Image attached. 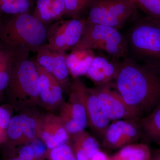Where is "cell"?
Wrapping results in <instances>:
<instances>
[{
    "label": "cell",
    "instance_id": "6da1fadb",
    "mask_svg": "<svg viewBox=\"0 0 160 160\" xmlns=\"http://www.w3.org/2000/svg\"><path fill=\"white\" fill-rule=\"evenodd\" d=\"M114 86L126 103L146 116L160 104V66L137 62L129 58L120 62Z\"/></svg>",
    "mask_w": 160,
    "mask_h": 160
},
{
    "label": "cell",
    "instance_id": "7a4b0ae2",
    "mask_svg": "<svg viewBox=\"0 0 160 160\" xmlns=\"http://www.w3.org/2000/svg\"><path fill=\"white\" fill-rule=\"evenodd\" d=\"M127 58L137 62L160 66V21L146 16L136 20L126 35Z\"/></svg>",
    "mask_w": 160,
    "mask_h": 160
},
{
    "label": "cell",
    "instance_id": "3957f363",
    "mask_svg": "<svg viewBox=\"0 0 160 160\" xmlns=\"http://www.w3.org/2000/svg\"><path fill=\"white\" fill-rule=\"evenodd\" d=\"M0 39L10 50L37 52L47 42L46 26L31 13L13 16L0 28Z\"/></svg>",
    "mask_w": 160,
    "mask_h": 160
},
{
    "label": "cell",
    "instance_id": "277c9868",
    "mask_svg": "<svg viewBox=\"0 0 160 160\" xmlns=\"http://www.w3.org/2000/svg\"><path fill=\"white\" fill-rule=\"evenodd\" d=\"M83 49L104 52L111 58V61L117 63L128 56L125 35L122 34L119 29L91 22L86 19L79 42L71 50Z\"/></svg>",
    "mask_w": 160,
    "mask_h": 160
},
{
    "label": "cell",
    "instance_id": "5b68a950",
    "mask_svg": "<svg viewBox=\"0 0 160 160\" xmlns=\"http://www.w3.org/2000/svg\"><path fill=\"white\" fill-rule=\"evenodd\" d=\"M29 52L26 49L15 50L8 85L13 96H39V76L35 62L29 58Z\"/></svg>",
    "mask_w": 160,
    "mask_h": 160
},
{
    "label": "cell",
    "instance_id": "8992f818",
    "mask_svg": "<svg viewBox=\"0 0 160 160\" xmlns=\"http://www.w3.org/2000/svg\"><path fill=\"white\" fill-rule=\"evenodd\" d=\"M85 19L60 20L46 26L47 42L51 48L66 52L79 42Z\"/></svg>",
    "mask_w": 160,
    "mask_h": 160
},
{
    "label": "cell",
    "instance_id": "52a82bcc",
    "mask_svg": "<svg viewBox=\"0 0 160 160\" xmlns=\"http://www.w3.org/2000/svg\"><path fill=\"white\" fill-rule=\"evenodd\" d=\"M112 84L96 86L94 89L104 113L110 121H139L142 118L126 103L117 91L111 89Z\"/></svg>",
    "mask_w": 160,
    "mask_h": 160
},
{
    "label": "cell",
    "instance_id": "ba28073f",
    "mask_svg": "<svg viewBox=\"0 0 160 160\" xmlns=\"http://www.w3.org/2000/svg\"><path fill=\"white\" fill-rule=\"evenodd\" d=\"M74 78L71 87L78 92L82 101L88 123L97 135L102 139L110 121L104 113L94 89L87 88L77 78Z\"/></svg>",
    "mask_w": 160,
    "mask_h": 160
},
{
    "label": "cell",
    "instance_id": "9c48e42d",
    "mask_svg": "<svg viewBox=\"0 0 160 160\" xmlns=\"http://www.w3.org/2000/svg\"><path fill=\"white\" fill-rule=\"evenodd\" d=\"M144 138L139 121L117 120L109 124L102 139L105 146L109 148H122Z\"/></svg>",
    "mask_w": 160,
    "mask_h": 160
},
{
    "label": "cell",
    "instance_id": "30bf717a",
    "mask_svg": "<svg viewBox=\"0 0 160 160\" xmlns=\"http://www.w3.org/2000/svg\"><path fill=\"white\" fill-rule=\"evenodd\" d=\"M36 53V63L57 80L62 89L68 86L69 72L66 65V52L52 49L46 42Z\"/></svg>",
    "mask_w": 160,
    "mask_h": 160
},
{
    "label": "cell",
    "instance_id": "8fae6325",
    "mask_svg": "<svg viewBox=\"0 0 160 160\" xmlns=\"http://www.w3.org/2000/svg\"><path fill=\"white\" fill-rule=\"evenodd\" d=\"M120 62L109 61L102 57H94L86 75L96 86L112 84L117 75Z\"/></svg>",
    "mask_w": 160,
    "mask_h": 160
},
{
    "label": "cell",
    "instance_id": "7c38bea8",
    "mask_svg": "<svg viewBox=\"0 0 160 160\" xmlns=\"http://www.w3.org/2000/svg\"><path fill=\"white\" fill-rule=\"evenodd\" d=\"M71 102L67 107L65 128L71 134L84 131L88 124L87 114L82 99L74 89L72 88Z\"/></svg>",
    "mask_w": 160,
    "mask_h": 160
},
{
    "label": "cell",
    "instance_id": "4fadbf2b",
    "mask_svg": "<svg viewBox=\"0 0 160 160\" xmlns=\"http://www.w3.org/2000/svg\"><path fill=\"white\" fill-rule=\"evenodd\" d=\"M39 76V96L45 102L54 105L62 97V88L57 80L35 62Z\"/></svg>",
    "mask_w": 160,
    "mask_h": 160
},
{
    "label": "cell",
    "instance_id": "5bb4252c",
    "mask_svg": "<svg viewBox=\"0 0 160 160\" xmlns=\"http://www.w3.org/2000/svg\"><path fill=\"white\" fill-rule=\"evenodd\" d=\"M118 29L137 15V9L130 0H102Z\"/></svg>",
    "mask_w": 160,
    "mask_h": 160
},
{
    "label": "cell",
    "instance_id": "9a60e30c",
    "mask_svg": "<svg viewBox=\"0 0 160 160\" xmlns=\"http://www.w3.org/2000/svg\"><path fill=\"white\" fill-rule=\"evenodd\" d=\"M94 57L90 49L71 50L66 58L69 73L74 78L86 75Z\"/></svg>",
    "mask_w": 160,
    "mask_h": 160
},
{
    "label": "cell",
    "instance_id": "2e32d148",
    "mask_svg": "<svg viewBox=\"0 0 160 160\" xmlns=\"http://www.w3.org/2000/svg\"><path fill=\"white\" fill-rule=\"evenodd\" d=\"M139 124L144 138L160 144V104L149 114L142 118Z\"/></svg>",
    "mask_w": 160,
    "mask_h": 160
},
{
    "label": "cell",
    "instance_id": "e0dca14e",
    "mask_svg": "<svg viewBox=\"0 0 160 160\" xmlns=\"http://www.w3.org/2000/svg\"><path fill=\"white\" fill-rule=\"evenodd\" d=\"M148 146L143 144H129L122 147L111 160H150Z\"/></svg>",
    "mask_w": 160,
    "mask_h": 160
},
{
    "label": "cell",
    "instance_id": "ac0fdd59",
    "mask_svg": "<svg viewBox=\"0 0 160 160\" xmlns=\"http://www.w3.org/2000/svg\"><path fill=\"white\" fill-rule=\"evenodd\" d=\"M76 135V149H82L91 158L93 155L100 150L99 145L97 140L89 133L84 131Z\"/></svg>",
    "mask_w": 160,
    "mask_h": 160
},
{
    "label": "cell",
    "instance_id": "d6986e66",
    "mask_svg": "<svg viewBox=\"0 0 160 160\" xmlns=\"http://www.w3.org/2000/svg\"><path fill=\"white\" fill-rule=\"evenodd\" d=\"M33 6L34 0H15L12 2L1 5L0 10L6 14L18 15L31 13Z\"/></svg>",
    "mask_w": 160,
    "mask_h": 160
},
{
    "label": "cell",
    "instance_id": "ffe728a7",
    "mask_svg": "<svg viewBox=\"0 0 160 160\" xmlns=\"http://www.w3.org/2000/svg\"><path fill=\"white\" fill-rule=\"evenodd\" d=\"M92 0H64L66 6L65 15L70 19H83L88 12Z\"/></svg>",
    "mask_w": 160,
    "mask_h": 160
},
{
    "label": "cell",
    "instance_id": "44dd1931",
    "mask_svg": "<svg viewBox=\"0 0 160 160\" xmlns=\"http://www.w3.org/2000/svg\"><path fill=\"white\" fill-rule=\"evenodd\" d=\"M68 133L65 127H61L54 133L44 131L42 133V139L46 143V147L52 149L62 144H66L69 139Z\"/></svg>",
    "mask_w": 160,
    "mask_h": 160
},
{
    "label": "cell",
    "instance_id": "7402d4cb",
    "mask_svg": "<svg viewBox=\"0 0 160 160\" xmlns=\"http://www.w3.org/2000/svg\"><path fill=\"white\" fill-rule=\"evenodd\" d=\"M52 1L37 0L36 6L32 13L35 18L46 26L53 22L50 12Z\"/></svg>",
    "mask_w": 160,
    "mask_h": 160
},
{
    "label": "cell",
    "instance_id": "603a6c76",
    "mask_svg": "<svg viewBox=\"0 0 160 160\" xmlns=\"http://www.w3.org/2000/svg\"><path fill=\"white\" fill-rule=\"evenodd\" d=\"M8 137L12 141H17L24 134L23 121L21 115L11 118L7 129Z\"/></svg>",
    "mask_w": 160,
    "mask_h": 160
},
{
    "label": "cell",
    "instance_id": "cb8c5ba5",
    "mask_svg": "<svg viewBox=\"0 0 160 160\" xmlns=\"http://www.w3.org/2000/svg\"><path fill=\"white\" fill-rule=\"evenodd\" d=\"M50 155L51 160H77L70 146L66 144L52 149Z\"/></svg>",
    "mask_w": 160,
    "mask_h": 160
},
{
    "label": "cell",
    "instance_id": "d4e9b609",
    "mask_svg": "<svg viewBox=\"0 0 160 160\" xmlns=\"http://www.w3.org/2000/svg\"><path fill=\"white\" fill-rule=\"evenodd\" d=\"M50 12L53 22L62 19L66 13L64 0H53L50 8Z\"/></svg>",
    "mask_w": 160,
    "mask_h": 160
},
{
    "label": "cell",
    "instance_id": "484cf974",
    "mask_svg": "<svg viewBox=\"0 0 160 160\" xmlns=\"http://www.w3.org/2000/svg\"><path fill=\"white\" fill-rule=\"evenodd\" d=\"M23 121L24 134L29 139L34 138L36 134V123L32 118L28 117L25 115H21Z\"/></svg>",
    "mask_w": 160,
    "mask_h": 160
},
{
    "label": "cell",
    "instance_id": "4316f807",
    "mask_svg": "<svg viewBox=\"0 0 160 160\" xmlns=\"http://www.w3.org/2000/svg\"><path fill=\"white\" fill-rule=\"evenodd\" d=\"M11 114L8 109L0 107V131L3 132L7 130L10 120Z\"/></svg>",
    "mask_w": 160,
    "mask_h": 160
},
{
    "label": "cell",
    "instance_id": "83f0119b",
    "mask_svg": "<svg viewBox=\"0 0 160 160\" xmlns=\"http://www.w3.org/2000/svg\"><path fill=\"white\" fill-rule=\"evenodd\" d=\"M30 146L34 152L35 157L42 156L46 151V146L39 140H34Z\"/></svg>",
    "mask_w": 160,
    "mask_h": 160
},
{
    "label": "cell",
    "instance_id": "f1b7e54d",
    "mask_svg": "<svg viewBox=\"0 0 160 160\" xmlns=\"http://www.w3.org/2000/svg\"><path fill=\"white\" fill-rule=\"evenodd\" d=\"M18 157L23 160H32L34 157V152L30 146H25L19 152Z\"/></svg>",
    "mask_w": 160,
    "mask_h": 160
},
{
    "label": "cell",
    "instance_id": "f546056e",
    "mask_svg": "<svg viewBox=\"0 0 160 160\" xmlns=\"http://www.w3.org/2000/svg\"><path fill=\"white\" fill-rule=\"evenodd\" d=\"M89 160H111L106 154L99 150L93 155Z\"/></svg>",
    "mask_w": 160,
    "mask_h": 160
},
{
    "label": "cell",
    "instance_id": "4dcf8cb0",
    "mask_svg": "<svg viewBox=\"0 0 160 160\" xmlns=\"http://www.w3.org/2000/svg\"><path fill=\"white\" fill-rule=\"evenodd\" d=\"M151 160H160V149L155 154L154 157L150 159Z\"/></svg>",
    "mask_w": 160,
    "mask_h": 160
},
{
    "label": "cell",
    "instance_id": "1f68e13d",
    "mask_svg": "<svg viewBox=\"0 0 160 160\" xmlns=\"http://www.w3.org/2000/svg\"><path fill=\"white\" fill-rule=\"evenodd\" d=\"M15 0H0V6L2 4L9 3L14 2Z\"/></svg>",
    "mask_w": 160,
    "mask_h": 160
},
{
    "label": "cell",
    "instance_id": "d6a6232c",
    "mask_svg": "<svg viewBox=\"0 0 160 160\" xmlns=\"http://www.w3.org/2000/svg\"><path fill=\"white\" fill-rule=\"evenodd\" d=\"M9 160H23L21 159V158H19L18 157L12 158L10 159H9Z\"/></svg>",
    "mask_w": 160,
    "mask_h": 160
},
{
    "label": "cell",
    "instance_id": "836d02e7",
    "mask_svg": "<svg viewBox=\"0 0 160 160\" xmlns=\"http://www.w3.org/2000/svg\"><path fill=\"white\" fill-rule=\"evenodd\" d=\"M3 133L1 131H0V140H1V137Z\"/></svg>",
    "mask_w": 160,
    "mask_h": 160
}]
</instances>
